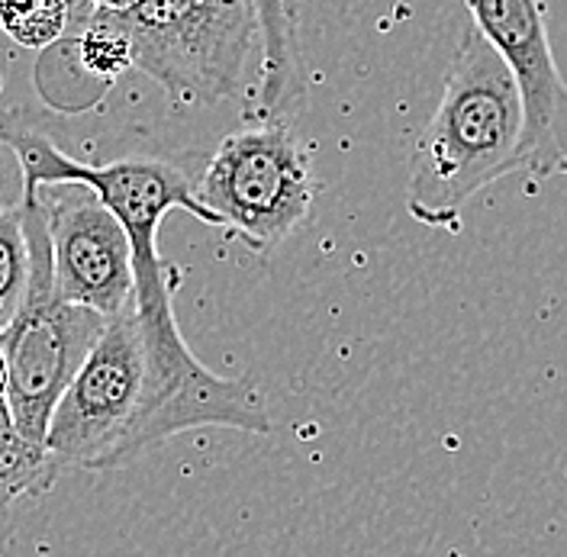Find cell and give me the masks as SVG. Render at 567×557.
Returning <instances> with one entry per match:
<instances>
[{"mask_svg":"<svg viewBox=\"0 0 567 557\" xmlns=\"http://www.w3.org/2000/svg\"><path fill=\"white\" fill-rule=\"evenodd\" d=\"M197 197L251 255L271 258L317 200L310 148L290 120L248 123L207 155Z\"/></svg>","mask_w":567,"mask_h":557,"instance_id":"cell-5","label":"cell"},{"mask_svg":"<svg viewBox=\"0 0 567 557\" xmlns=\"http://www.w3.org/2000/svg\"><path fill=\"white\" fill-rule=\"evenodd\" d=\"M0 33L30 52H45L69 33V0H0Z\"/></svg>","mask_w":567,"mask_h":557,"instance_id":"cell-11","label":"cell"},{"mask_svg":"<svg viewBox=\"0 0 567 557\" xmlns=\"http://www.w3.org/2000/svg\"><path fill=\"white\" fill-rule=\"evenodd\" d=\"M106 13L130 39L133 69L177 110L216 106L243 91L258 35L248 0H136Z\"/></svg>","mask_w":567,"mask_h":557,"instance_id":"cell-4","label":"cell"},{"mask_svg":"<svg viewBox=\"0 0 567 557\" xmlns=\"http://www.w3.org/2000/svg\"><path fill=\"white\" fill-rule=\"evenodd\" d=\"M248 7L261 42V78L255 104L246 110V120H290V110L303 104L310 91V71L300 49L297 13L290 0H248Z\"/></svg>","mask_w":567,"mask_h":557,"instance_id":"cell-9","label":"cell"},{"mask_svg":"<svg viewBox=\"0 0 567 557\" xmlns=\"http://www.w3.org/2000/svg\"><path fill=\"white\" fill-rule=\"evenodd\" d=\"M7 393V361H3V351H0V396Z\"/></svg>","mask_w":567,"mask_h":557,"instance_id":"cell-15","label":"cell"},{"mask_svg":"<svg viewBox=\"0 0 567 557\" xmlns=\"http://www.w3.org/2000/svg\"><path fill=\"white\" fill-rule=\"evenodd\" d=\"M59 471L62 467L42 445L27 442L17 432L13 416L7 410V396H0V516L23 496L49 493Z\"/></svg>","mask_w":567,"mask_h":557,"instance_id":"cell-10","label":"cell"},{"mask_svg":"<svg viewBox=\"0 0 567 557\" xmlns=\"http://www.w3.org/2000/svg\"><path fill=\"white\" fill-rule=\"evenodd\" d=\"M145 349L133 303L110 316L94 349L55 403L45 452L59 467L113 471L126 464V442L140 413Z\"/></svg>","mask_w":567,"mask_h":557,"instance_id":"cell-6","label":"cell"},{"mask_svg":"<svg viewBox=\"0 0 567 557\" xmlns=\"http://www.w3.org/2000/svg\"><path fill=\"white\" fill-rule=\"evenodd\" d=\"M30 280V248L23 229V209H0V332L17 316Z\"/></svg>","mask_w":567,"mask_h":557,"instance_id":"cell-12","label":"cell"},{"mask_svg":"<svg viewBox=\"0 0 567 557\" xmlns=\"http://www.w3.org/2000/svg\"><path fill=\"white\" fill-rule=\"evenodd\" d=\"M523 94L487 39L467 27L445 71L442 101L413 148L406 209L455 233L464 204L499 177L526 172Z\"/></svg>","mask_w":567,"mask_h":557,"instance_id":"cell-1","label":"cell"},{"mask_svg":"<svg viewBox=\"0 0 567 557\" xmlns=\"http://www.w3.org/2000/svg\"><path fill=\"white\" fill-rule=\"evenodd\" d=\"M55 293L104 319L133 303V251L120 219L84 184L39 187Z\"/></svg>","mask_w":567,"mask_h":557,"instance_id":"cell-8","label":"cell"},{"mask_svg":"<svg viewBox=\"0 0 567 557\" xmlns=\"http://www.w3.org/2000/svg\"><path fill=\"white\" fill-rule=\"evenodd\" d=\"M136 0H69V27H78L81 20H87L97 10H126Z\"/></svg>","mask_w":567,"mask_h":557,"instance_id":"cell-14","label":"cell"},{"mask_svg":"<svg viewBox=\"0 0 567 557\" xmlns=\"http://www.w3.org/2000/svg\"><path fill=\"white\" fill-rule=\"evenodd\" d=\"M23 229L30 248L27 293L10 326L0 332L7 361V410L17 432L45 448V429L65 386L84 364L104 332L106 319L87 307H74L55 293L52 248L45 233V213L39 190H23Z\"/></svg>","mask_w":567,"mask_h":557,"instance_id":"cell-3","label":"cell"},{"mask_svg":"<svg viewBox=\"0 0 567 557\" xmlns=\"http://www.w3.org/2000/svg\"><path fill=\"white\" fill-rule=\"evenodd\" d=\"M0 136L10 142L20 162L23 190H39L49 184H84L120 219L133 251V300L175 297L181 271L168 265L158 251L162 219L172 209H187L200 223L223 229L219 216H213L197 197V180L207 155L197 152L175 158L130 155V158L94 165L62 152L49 140V133L35 130L33 123L23 120V113H0Z\"/></svg>","mask_w":567,"mask_h":557,"instance_id":"cell-2","label":"cell"},{"mask_svg":"<svg viewBox=\"0 0 567 557\" xmlns=\"http://www.w3.org/2000/svg\"><path fill=\"white\" fill-rule=\"evenodd\" d=\"M474 30L513 71L526 136L523 158L535 177L567 175V81L548 39L545 13L538 0H464Z\"/></svg>","mask_w":567,"mask_h":557,"instance_id":"cell-7","label":"cell"},{"mask_svg":"<svg viewBox=\"0 0 567 557\" xmlns=\"http://www.w3.org/2000/svg\"><path fill=\"white\" fill-rule=\"evenodd\" d=\"M20 200H23V172L10 142L0 136V209L17 207Z\"/></svg>","mask_w":567,"mask_h":557,"instance_id":"cell-13","label":"cell"},{"mask_svg":"<svg viewBox=\"0 0 567 557\" xmlns=\"http://www.w3.org/2000/svg\"><path fill=\"white\" fill-rule=\"evenodd\" d=\"M0 94H3V74H0Z\"/></svg>","mask_w":567,"mask_h":557,"instance_id":"cell-16","label":"cell"}]
</instances>
